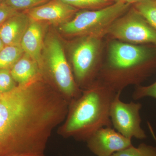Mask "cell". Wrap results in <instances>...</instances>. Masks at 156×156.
<instances>
[{"instance_id": "cell-1", "label": "cell", "mask_w": 156, "mask_h": 156, "mask_svg": "<svg viewBox=\"0 0 156 156\" xmlns=\"http://www.w3.org/2000/svg\"><path fill=\"white\" fill-rule=\"evenodd\" d=\"M37 81L0 94V156L44 155L52 130L64 119L60 98Z\"/></svg>"}, {"instance_id": "cell-2", "label": "cell", "mask_w": 156, "mask_h": 156, "mask_svg": "<svg viewBox=\"0 0 156 156\" xmlns=\"http://www.w3.org/2000/svg\"><path fill=\"white\" fill-rule=\"evenodd\" d=\"M156 66L155 47L105 39L97 80L116 93L122 92L128 86H139Z\"/></svg>"}, {"instance_id": "cell-3", "label": "cell", "mask_w": 156, "mask_h": 156, "mask_svg": "<svg viewBox=\"0 0 156 156\" xmlns=\"http://www.w3.org/2000/svg\"><path fill=\"white\" fill-rule=\"evenodd\" d=\"M117 93L96 80L73 105L64 129V134L87 140L104 127H112L111 105Z\"/></svg>"}, {"instance_id": "cell-4", "label": "cell", "mask_w": 156, "mask_h": 156, "mask_svg": "<svg viewBox=\"0 0 156 156\" xmlns=\"http://www.w3.org/2000/svg\"><path fill=\"white\" fill-rule=\"evenodd\" d=\"M131 5L120 1L101 9L79 11L70 20L60 25L59 29L69 37L94 36L105 38L113 23Z\"/></svg>"}, {"instance_id": "cell-5", "label": "cell", "mask_w": 156, "mask_h": 156, "mask_svg": "<svg viewBox=\"0 0 156 156\" xmlns=\"http://www.w3.org/2000/svg\"><path fill=\"white\" fill-rule=\"evenodd\" d=\"M72 44L71 61L75 80L88 87L97 79L101 67L105 47L103 37H78Z\"/></svg>"}, {"instance_id": "cell-6", "label": "cell", "mask_w": 156, "mask_h": 156, "mask_svg": "<svg viewBox=\"0 0 156 156\" xmlns=\"http://www.w3.org/2000/svg\"><path fill=\"white\" fill-rule=\"evenodd\" d=\"M42 56L56 83L69 102L80 97L77 85L62 44L55 34L49 35L46 38Z\"/></svg>"}, {"instance_id": "cell-7", "label": "cell", "mask_w": 156, "mask_h": 156, "mask_svg": "<svg viewBox=\"0 0 156 156\" xmlns=\"http://www.w3.org/2000/svg\"><path fill=\"white\" fill-rule=\"evenodd\" d=\"M105 38L133 44L156 45V30L131 5L113 23Z\"/></svg>"}, {"instance_id": "cell-8", "label": "cell", "mask_w": 156, "mask_h": 156, "mask_svg": "<svg viewBox=\"0 0 156 156\" xmlns=\"http://www.w3.org/2000/svg\"><path fill=\"white\" fill-rule=\"evenodd\" d=\"M122 92H118L111 105L110 117L115 130L128 139L143 140L147 137L141 127V103H125L120 99Z\"/></svg>"}, {"instance_id": "cell-9", "label": "cell", "mask_w": 156, "mask_h": 156, "mask_svg": "<svg viewBox=\"0 0 156 156\" xmlns=\"http://www.w3.org/2000/svg\"><path fill=\"white\" fill-rule=\"evenodd\" d=\"M87 141L90 150L98 156H112L132 145L131 139L126 138L112 127L98 129Z\"/></svg>"}, {"instance_id": "cell-10", "label": "cell", "mask_w": 156, "mask_h": 156, "mask_svg": "<svg viewBox=\"0 0 156 156\" xmlns=\"http://www.w3.org/2000/svg\"><path fill=\"white\" fill-rule=\"evenodd\" d=\"M79 9L61 0H50L41 5L24 11L31 20L61 25L70 20Z\"/></svg>"}, {"instance_id": "cell-11", "label": "cell", "mask_w": 156, "mask_h": 156, "mask_svg": "<svg viewBox=\"0 0 156 156\" xmlns=\"http://www.w3.org/2000/svg\"><path fill=\"white\" fill-rule=\"evenodd\" d=\"M30 22L26 13L18 12L0 25V38L5 46L20 45Z\"/></svg>"}, {"instance_id": "cell-12", "label": "cell", "mask_w": 156, "mask_h": 156, "mask_svg": "<svg viewBox=\"0 0 156 156\" xmlns=\"http://www.w3.org/2000/svg\"><path fill=\"white\" fill-rule=\"evenodd\" d=\"M43 36L44 28L41 22L31 20L20 44L24 53L37 62L40 69L44 64L42 56L44 44Z\"/></svg>"}, {"instance_id": "cell-13", "label": "cell", "mask_w": 156, "mask_h": 156, "mask_svg": "<svg viewBox=\"0 0 156 156\" xmlns=\"http://www.w3.org/2000/svg\"><path fill=\"white\" fill-rule=\"evenodd\" d=\"M39 67L37 62L24 53L10 69L12 77L18 85H24L37 77Z\"/></svg>"}, {"instance_id": "cell-14", "label": "cell", "mask_w": 156, "mask_h": 156, "mask_svg": "<svg viewBox=\"0 0 156 156\" xmlns=\"http://www.w3.org/2000/svg\"><path fill=\"white\" fill-rule=\"evenodd\" d=\"M24 52L20 45L5 46L0 50V69H10Z\"/></svg>"}, {"instance_id": "cell-15", "label": "cell", "mask_w": 156, "mask_h": 156, "mask_svg": "<svg viewBox=\"0 0 156 156\" xmlns=\"http://www.w3.org/2000/svg\"><path fill=\"white\" fill-rule=\"evenodd\" d=\"M132 5L156 30V0H142Z\"/></svg>"}, {"instance_id": "cell-16", "label": "cell", "mask_w": 156, "mask_h": 156, "mask_svg": "<svg viewBox=\"0 0 156 156\" xmlns=\"http://www.w3.org/2000/svg\"><path fill=\"white\" fill-rule=\"evenodd\" d=\"M152 135L156 141L154 134ZM112 156H156V147L144 143L140 144L137 147L132 145L115 153Z\"/></svg>"}, {"instance_id": "cell-17", "label": "cell", "mask_w": 156, "mask_h": 156, "mask_svg": "<svg viewBox=\"0 0 156 156\" xmlns=\"http://www.w3.org/2000/svg\"><path fill=\"white\" fill-rule=\"evenodd\" d=\"M63 2L78 9L97 10L110 5L113 0H61Z\"/></svg>"}, {"instance_id": "cell-18", "label": "cell", "mask_w": 156, "mask_h": 156, "mask_svg": "<svg viewBox=\"0 0 156 156\" xmlns=\"http://www.w3.org/2000/svg\"><path fill=\"white\" fill-rule=\"evenodd\" d=\"M50 0H3L7 5L17 11H26L48 2Z\"/></svg>"}, {"instance_id": "cell-19", "label": "cell", "mask_w": 156, "mask_h": 156, "mask_svg": "<svg viewBox=\"0 0 156 156\" xmlns=\"http://www.w3.org/2000/svg\"><path fill=\"white\" fill-rule=\"evenodd\" d=\"M10 69H0V93L10 92L16 87Z\"/></svg>"}, {"instance_id": "cell-20", "label": "cell", "mask_w": 156, "mask_h": 156, "mask_svg": "<svg viewBox=\"0 0 156 156\" xmlns=\"http://www.w3.org/2000/svg\"><path fill=\"white\" fill-rule=\"evenodd\" d=\"M151 97L156 99V81L147 86H136L132 98L134 100H138L145 97Z\"/></svg>"}, {"instance_id": "cell-21", "label": "cell", "mask_w": 156, "mask_h": 156, "mask_svg": "<svg viewBox=\"0 0 156 156\" xmlns=\"http://www.w3.org/2000/svg\"><path fill=\"white\" fill-rule=\"evenodd\" d=\"M18 12L19 11L12 9L2 1L0 2V25Z\"/></svg>"}, {"instance_id": "cell-22", "label": "cell", "mask_w": 156, "mask_h": 156, "mask_svg": "<svg viewBox=\"0 0 156 156\" xmlns=\"http://www.w3.org/2000/svg\"><path fill=\"white\" fill-rule=\"evenodd\" d=\"M5 46V45L4 44V43H3L2 41V39L0 38V50H2Z\"/></svg>"}, {"instance_id": "cell-23", "label": "cell", "mask_w": 156, "mask_h": 156, "mask_svg": "<svg viewBox=\"0 0 156 156\" xmlns=\"http://www.w3.org/2000/svg\"><path fill=\"white\" fill-rule=\"evenodd\" d=\"M142 1V0H131V4L133 5L134 3L138 2H140V1Z\"/></svg>"}, {"instance_id": "cell-24", "label": "cell", "mask_w": 156, "mask_h": 156, "mask_svg": "<svg viewBox=\"0 0 156 156\" xmlns=\"http://www.w3.org/2000/svg\"><path fill=\"white\" fill-rule=\"evenodd\" d=\"M119 1H124V2H127L129 3V4H131V0H119Z\"/></svg>"}, {"instance_id": "cell-25", "label": "cell", "mask_w": 156, "mask_h": 156, "mask_svg": "<svg viewBox=\"0 0 156 156\" xmlns=\"http://www.w3.org/2000/svg\"><path fill=\"white\" fill-rule=\"evenodd\" d=\"M113 1H114L115 2H117L120 1L119 0H113Z\"/></svg>"}, {"instance_id": "cell-26", "label": "cell", "mask_w": 156, "mask_h": 156, "mask_svg": "<svg viewBox=\"0 0 156 156\" xmlns=\"http://www.w3.org/2000/svg\"><path fill=\"white\" fill-rule=\"evenodd\" d=\"M44 156V155H39V156Z\"/></svg>"}, {"instance_id": "cell-27", "label": "cell", "mask_w": 156, "mask_h": 156, "mask_svg": "<svg viewBox=\"0 0 156 156\" xmlns=\"http://www.w3.org/2000/svg\"><path fill=\"white\" fill-rule=\"evenodd\" d=\"M2 1L3 0H0V2H2Z\"/></svg>"}, {"instance_id": "cell-28", "label": "cell", "mask_w": 156, "mask_h": 156, "mask_svg": "<svg viewBox=\"0 0 156 156\" xmlns=\"http://www.w3.org/2000/svg\"><path fill=\"white\" fill-rule=\"evenodd\" d=\"M0 94H1V93H0Z\"/></svg>"}]
</instances>
